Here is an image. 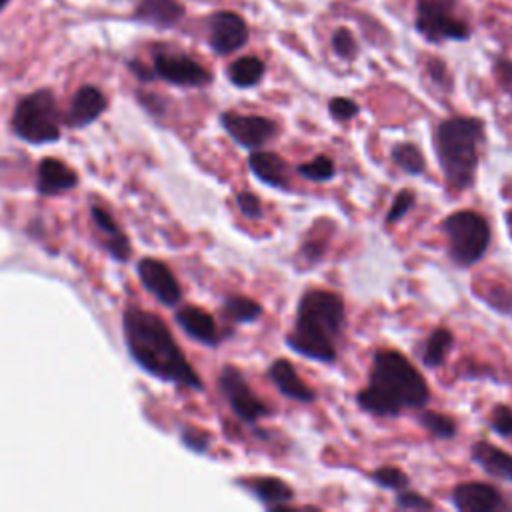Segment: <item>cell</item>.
<instances>
[{
	"label": "cell",
	"mask_w": 512,
	"mask_h": 512,
	"mask_svg": "<svg viewBox=\"0 0 512 512\" xmlns=\"http://www.w3.org/2000/svg\"><path fill=\"white\" fill-rule=\"evenodd\" d=\"M122 328L128 354L144 372L190 390L204 388L200 376L186 360L162 318L130 306L124 310Z\"/></svg>",
	"instance_id": "obj_1"
},
{
	"label": "cell",
	"mask_w": 512,
	"mask_h": 512,
	"mask_svg": "<svg viewBox=\"0 0 512 512\" xmlns=\"http://www.w3.org/2000/svg\"><path fill=\"white\" fill-rule=\"evenodd\" d=\"M430 400V388L420 370L398 350H378L372 356L368 386L358 390L356 404L378 418H394L404 410H420Z\"/></svg>",
	"instance_id": "obj_2"
},
{
	"label": "cell",
	"mask_w": 512,
	"mask_h": 512,
	"mask_svg": "<svg viewBox=\"0 0 512 512\" xmlns=\"http://www.w3.org/2000/svg\"><path fill=\"white\" fill-rule=\"evenodd\" d=\"M344 326V300L336 292L310 288L298 302L294 326L286 334V346L308 360L334 364L338 356L336 342Z\"/></svg>",
	"instance_id": "obj_3"
},
{
	"label": "cell",
	"mask_w": 512,
	"mask_h": 512,
	"mask_svg": "<svg viewBox=\"0 0 512 512\" xmlns=\"http://www.w3.org/2000/svg\"><path fill=\"white\" fill-rule=\"evenodd\" d=\"M482 142L484 122L480 118L450 116L436 126L434 150L444 178L454 190L474 184Z\"/></svg>",
	"instance_id": "obj_4"
},
{
	"label": "cell",
	"mask_w": 512,
	"mask_h": 512,
	"mask_svg": "<svg viewBox=\"0 0 512 512\" xmlns=\"http://www.w3.org/2000/svg\"><path fill=\"white\" fill-rule=\"evenodd\" d=\"M448 256L454 264L468 268L480 262L490 246V224L474 210H458L442 220Z\"/></svg>",
	"instance_id": "obj_5"
},
{
	"label": "cell",
	"mask_w": 512,
	"mask_h": 512,
	"mask_svg": "<svg viewBox=\"0 0 512 512\" xmlns=\"http://www.w3.org/2000/svg\"><path fill=\"white\" fill-rule=\"evenodd\" d=\"M14 134L30 144H48L60 138V112L50 90L24 96L12 114Z\"/></svg>",
	"instance_id": "obj_6"
},
{
	"label": "cell",
	"mask_w": 512,
	"mask_h": 512,
	"mask_svg": "<svg viewBox=\"0 0 512 512\" xmlns=\"http://www.w3.org/2000/svg\"><path fill=\"white\" fill-rule=\"evenodd\" d=\"M218 386L222 396L226 398L230 410L246 424H254L260 418L270 414V408L254 394L250 384L246 382L244 374L236 368L226 364L218 374Z\"/></svg>",
	"instance_id": "obj_7"
},
{
	"label": "cell",
	"mask_w": 512,
	"mask_h": 512,
	"mask_svg": "<svg viewBox=\"0 0 512 512\" xmlns=\"http://www.w3.org/2000/svg\"><path fill=\"white\" fill-rule=\"evenodd\" d=\"M416 28L430 42L466 40L468 26L452 14V0H420Z\"/></svg>",
	"instance_id": "obj_8"
},
{
	"label": "cell",
	"mask_w": 512,
	"mask_h": 512,
	"mask_svg": "<svg viewBox=\"0 0 512 512\" xmlns=\"http://www.w3.org/2000/svg\"><path fill=\"white\" fill-rule=\"evenodd\" d=\"M220 124L226 130V134L242 148L258 150L264 148L270 140L278 134V124L266 116H254V114H238V112H222Z\"/></svg>",
	"instance_id": "obj_9"
},
{
	"label": "cell",
	"mask_w": 512,
	"mask_h": 512,
	"mask_svg": "<svg viewBox=\"0 0 512 512\" xmlns=\"http://www.w3.org/2000/svg\"><path fill=\"white\" fill-rule=\"evenodd\" d=\"M452 504L460 512L508 510V502L498 488L488 482H462L452 490Z\"/></svg>",
	"instance_id": "obj_10"
},
{
	"label": "cell",
	"mask_w": 512,
	"mask_h": 512,
	"mask_svg": "<svg viewBox=\"0 0 512 512\" xmlns=\"http://www.w3.org/2000/svg\"><path fill=\"white\" fill-rule=\"evenodd\" d=\"M154 74L176 86H206L212 80L202 64L182 54H158L154 58Z\"/></svg>",
	"instance_id": "obj_11"
},
{
	"label": "cell",
	"mask_w": 512,
	"mask_h": 512,
	"mask_svg": "<svg viewBox=\"0 0 512 512\" xmlns=\"http://www.w3.org/2000/svg\"><path fill=\"white\" fill-rule=\"evenodd\" d=\"M138 278L142 286L164 306H176L182 300V290L170 268L156 258L138 262Z\"/></svg>",
	"instance_id": "obj_12"
},
{
	"label": "cell",
	"mask_w": 512,
	"mask_h": 512,
	"mask_svg": "<svg viewBox=\"0 0 512 512\" xmlns=\"http://www.w3.org/2000/svg\"><path fill=\"white\" fill-rule=\"evenodd\" d=\"M248 40L246 22L234 12H218L210 18V44L218 54H230Z\"/></svg>",
	"instance_id": "obj_13"
},
{
	"label": "cell",
	"mask_w": 512,
	"mask_h": 512,
	"mask_svg": "<svg viewBox=\"0 0 512 512\" xmlns=\"http://www.w3.org/2000/svg\"><path fill=\"white\" fill-rule=\"evenodd\" d=\"M268 378L278 388V392L294 402L310 404L316 400V392L300 378L294 364L286 358H278L268 366Z\"/></svg>",
	"instance_id": "obj_14"
},
{
	"label": "cell",
	"mask_w": 512,
	"mask_h": 512,
	"mask_svg": "<svg viewBox=\"0 0 512 512\" xmlns=\"http://www.w3.org/2000/svg\"><path fill=\"white\" fill-rule=\"evenodd\" d=\"M248 168L262 184H266L270 188H276V190H288L290 188L288 164L276 152H268L264 148L252 150L250 156H248Z\"/></svg>",
	"instance_id": "obj_15"
},
{
	"label": "cell",
	"mask_w": 512,
	"mask_h": 512,
	"mask_svg": "<svg viewBox=\"0 0 512 512\" xmlns=\"http://www.w3.org/2000/svg\"><path fill=\"white\" fill-rule=\"evenodd\" d=\"M238 486L248 490L264 508L280 510L286 508L294 500V490L276 476H254L238 480Z\"/></svg>",
	"instance_id": "obj_16"
},
{
	"label": "cell",
	"mask_w": 512,
	"mask_h": 512,
	"mask_svg": "<svg viewBox=\"0 0 512 512\" xmlns=\"http://www.w3.org/2000/svg\"><path fill=\"white\" fill-rule=\"evenodd\" d=\"M176 324L196 342L204 344V346H218L222 336L218 332L216 320L202 308L198 306H182L176 310L174 316Z\"/></svg>",
	"instance_id": "obj_17"
},
{
	"label": "cell",
	"mask_w": 512,
	"mask_h": 512,
	"mask_svg": "<svg viewBox=\"0 0 512 512\" xmlns=\"http://www.w3.org/2000/svg\"><path fill=\"white\" fill-rule=\"evenodd\" d=\"M78 184L76 172L58 158H42L38 164L36 190L42 196H54L66 192Z\"/></svg>",
	"instance_id": "obj_18"
},
{
	"label": "cell",
	"mask_w": 512,
	"mask_h": 512,
	"mask_svg": "<svg viewBox=\"0 0 512 512\" xmlns=\"http://www.w3.org/2000/svg\"><path fill=\"white\" fill-rule=\"evenodd\" d=\"M106 110V96L96 86H82L70 104V110L64 118V122L72 128H82L100 118V114Z\"/></svg>",
	"instance_id": "obj_19"
},
{
	"label": "cell",
	"mask_w": 512,
	"mask_h": 512,
	"mask_svg": "<svg viewBox=\"0 0 512 512\" xmlns=\"http://www.w3.org/2000/svg\"><path fill=\"white\" fill-rule=\"evenodd\" d=\"M470 458L484 470L488 476L512 482V454L504 452L488 440H476L470 446Z\"/></svg>",
	"instance_id": "obj_20"
},
{
	"label": "cell",
	"mask_w": 512,
	"mask_h": 512,
	"mask_svg": "<svg viewBox=\"0 0 512 512\" xmlns=\"http://www.w3.org/2000/svg\"><path fill=\"white\" fill-rule=\"evenodd\" d=\"M134 16L144 24L170 28L184 16V6L178 0H140Z\"/></svg>",
	"instance_id": "obj_21"
},
{
	"label": "cell",
	"mask_w": 512,
	"mask_h": 512,
	"mask_svg": "<svg viewBox=\"0 0 512 512\" xmlns=\"http://www.w3.org/2000/svg\"><path fill=\"white\" fill-rule=\"evenodd\" d=\"M90 214H92V220H94L96 228L102 234V244L106 246L110 256L116 258V260H126L128 254H130V244H128L126 234L118 228V224L112 218V214H108L100 206H92Z\"/></svg>",
	"instance_id": "obj_22"
},
{
	"label": "cell",
	"mask_w": 512,
	"mask_h": 512,
	"mask_svg": "<svg viewBox=\"0 0 512 512\" xmlns=\"http://www.w3.org/2000/svg\"><path fill=\"white\" fill-rule=\"evenodd\" d=\"M452 346H454V334L448 328L440 326V328L432 330L430 336L424 340L420 354H418L420 362L430 370L440 368L446 362Z\"/></svg>",
	"instance_id": "obj_23"
},
{
	"label": "cell",
	"mask_w": 512,
	"mask_h": 512,
	"mask_svg": "<svg viewBox=\"0 0 512 512\" xmlns=\"http://www.w3.org/2000/svg\"><path fill=\"white\" fill-rule=\"evenodd\" d=\"M262 312H264V308L248 296L232 294V296H226L222 302V316L234 324L256 322L262 316Z\"/></svg>",
	"instance_id": "obj_24"
},
{
	"label": "cell",
	"mask_w": 512,
	"mask_h": 512,
	"mask_svg": "<svg viewBox=\"0 0 512 512\" xmlns=\"http://www.w3.org/2000/svg\"><path fill=\"white\" fill-rule=\"evenodd\" d=\"M264 76V62L256 56H242L228 66V78L238 88L256 86Z\"/></svg>",
	"instance_id": "obj_25"
},
{
	"label": "cell",
	"mask_w": 512,
	"mask_h": 512,
	"mask_svg": "<svg viewBox=\"0 0 512 512\" xmlns=\"http://www.w3.org/2000/svg\"><path fill=\"white\" fill-rule=\"evenodd\" d=\"M390 158L392 162L406 174L410 176H418L426 170V162L424 156L420 152V148L412 142H398L392 146L390 150Z\"/></svg>",
	"instance_id": "obj_26"
},
{
	"label": "cell",
	"mask_w": 512,
	"mask_h": 512,
	"mask_svg": "<svg viewBox=\"0 0 512 512\" xmlns=\"http://www.w3.org/2000/svg\"><path fill=\"white\" fill-rule=\"evenodd\" d=\"M416 422L438 440H450L456 436V422L446 414L420 408V412L416 414Z\"/></svg>",
	"instance_id": "obj_27"
},
{
	"label": "cell",
	"mask_w": 512,
	"mask_h": 512,
	"mask_svg": "<svg viewBox=\"0 0 512 512\" xmlns=\"http://www.w3.org/2000/svg\"><path fill=\"white\" fill-rule=\"evenodd\" d=\"M296 172L306 178V180H312V182H328L336 176V164L330 156H314L312 160L304 162V164H298L296 166Z\"/></svg>",
	"instance_id": "obj_28"
},
{
	"label": "cell",
	"mask_w": 512,
	"mask_h": 512,
	"mask_svg": "<svg viewBox=\"0 0 512 512\" xmlns=\"http://www.w3.org/2000/svg\"><path fill=\"white\" fill-rule=\"evenodd\" d=\"M370 480L374 484H378L380 488L394 490V492H400V490L408 488V484H410V478L400 468H396V466L376 468L374 472H370Z\"/></svg>",
	"instance_id": "obj_29"
},
{
	"label": "cell",
	"mask_w": 512,
	"mask_h": 512,
	"mask_svg": "<svg viewBox=\"0 0 512 512\" xmlns=\"http://www.w3.org/2000/svg\"><path fill=\"white\" fill-rule=\"evenodd\" d=\"M414 202H416V194L412 190H408V188L400 190L390 204V210L386 214V224L390 226V224H396L398 220H402L412 210Z\"/></svg>",
	"instance_id": "obj_30"
},
{
	"label": "cell",
	"mask_w": 512,
	"mask_h": 512,
	"mask_svg": "<svg viewBox=\"0 0 512 512\" xmlns=\"http://www.w3.org/2000/svg\"><path fill=\"white\" fill-rule=\"evenodd\" d=\"M180 438H182V444H184L188 450L198 452V454L208 452V446H210V442H212V438H210L208 432H204V430H200V428H194V426L182 428Z\"/></svg>",
	"instance_id": "obj_31"
},
{
	"label": "cell",
	"mask_w": 512,
	"mask_h": 512,
	"mask_svg": "<svg viewBox=\"0 0 512 512\" xmlns=\"http://www.w3.org/2000/svg\"><path fill=\"white\" fill-rule=\"evenodd\" d=\"M236 204H238L242 216L248 218V220H260L264 216L262 202H260V198L254 192H248V190L238 192L236 194Z\"/></svg>",
	"instance_id": "obj_32"
},
{
	"label": "cell",
	"mask_w": 512,
	"mask_h": 512,
	"mask_svg": "<svg viewBox=\"0 0 512 512\" xmlns=\"http://www.w3.org/2000/svg\"><path fill=\"white\" fill-rule=\"evenodd\" d=\"M328 110H330V116L334 120H338V122H348V120H352L360 112V108H358V104L354 100L342 98V96L332 98L328 102Z\"/></svg>",
	"instance_id": "obj_33"
},
{
	"label": "cell",
	"mask_w": 512,
	"mask_h": 512,
	"mask_svg": "<svg viewBox=\"0 0 512 512\" xmlns=\"http://www.w3.org/2000/svg\"><path fill=\"white\" fill-rule=\"evenodd\" d=\"M396 508H400V510H434V504L426 496L404 488L396 496Z\"/></svg>",
	"instance_id": "obj_34"
},
{
	"label": "cell",
	"mask_w": 512,
	"mask_h": 512,
	"mask_svg": "<svg viewBox=\"0 0 512 512\" xmlns=\"http://www.w3.org/2000/svg\"><path fill=\"white\" fill-rule=\"evenodd\" d=\"M490 428L500 436H512V408L498 404L490 414Z\"/></svg>",
	"instance_id": "obj_35"
},
{
	"label": "cell",
	"mask_w": 512,
	"mask_h": 512,
	"mask_svg": "<svg viewBox=\"0 0 512 512\" xmlns=\"http://www.w3.org/2000/svg\"><path fill=\"white\" fill-rule=\"evenodd\" d=\"M332 48L342 58H354V54H356V40L350 34V30H346V28L336 30L334 36H332Z\"/></svg>",
	"instance_id": "obj_36"
},
{
	"label": "cell",
	"mask_w": 512,
	"mask_h": 512,
	"mask_svg": "<svg viewBox=\"0 0 512 512\" xmlns=\"http://www.w3.org/2000/svg\"><path fill=\"white\" fill-rule=\"evenodd\" d=\"M496 74L504 86H512V62L510 60H498Z\"/></svg>",
	"instance_id": "obj_37"
},
{
	"label": "cell",
	"mask_w": 512,
	"mask_h": 512,
	"mask_svg": "<svg viewBox=\"0 0 512 512\" xmlns=\"http://www.w3.org/2000/svg\"><path fill=\"white\" fill-rule=\"evenodd\" d=\"M322 252H324V244H318V242H306L304 248H302V254H304L308 260H312V262H316L318 258H322Z\"/></svg>",
	"instance_id": "obj_38"
},
{
	"label": "cell",
	"mask_w": 512,
	"mask_h": 512,
	"mask_svg": "<svg viewBox=\"0 0 512 512\" xmlns=\"http://www.w3.org/2000/svg\"><path fill=\"white\" fill-rule=\"evenodd\" d=\"M130 68L134 70V74L138 76V78H142V80H150L152 76H154V72H150L146 66H142L140 62H130Z\"/></svg>",
	"instance_id": "obj_39"
},
{
	"label": "cell",
	"mask_w": 512,
	"mask_h": 512,
	"mask_svg": "<svg viewBox=\"0 0 512 512\" xmlns=\"http://www.w3.org/2000/svg\"><path fill=\"white\" fill-rule=\"evenodd\" d=\"M506 222H508V228H510V232H512V210L506 212Z\"/></svg>",
	"instance_id": "obj_40"
},
{
	"label": "cell",
	"mask_w": 512,
	"mask_h": 512,
	"mask_svg": "<svg viewBox=\"0 0 512 512\" xmlns=\"http://www.w3.org/2000/svg\"><path fill=\"white\" fill-rule=\"evenodd\" d=\"M8 2H10V0H0V10H2V8H4Z\"/></svg>",
	"instance_id": "obj_41"
}]
</instances>
